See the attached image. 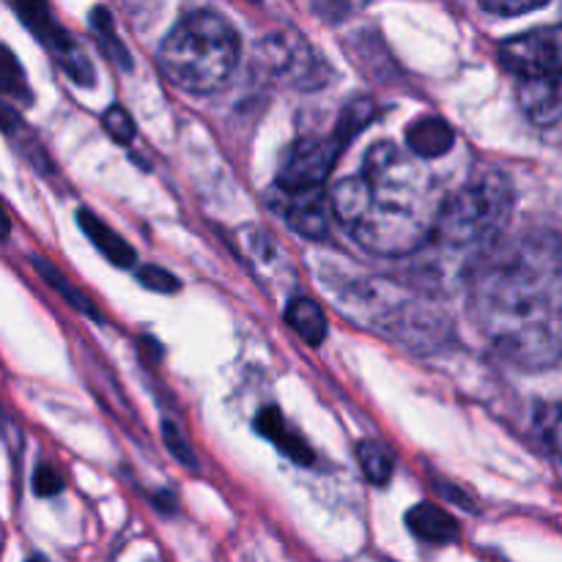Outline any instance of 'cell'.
<instances>
[{
  "label": "cell",
  "instance_id": "e0dca14e",
  "mask_svg": "<svg viewBox=\"0 0 562 562\" xmlns=\"http://www.w3.org/2000/svg\"><path fill=\"white\" fill-rule=\"evenodd\" d=\"M31 263H33V269H36V272H38V278H42L44 283L49 285V289L58 291V294L64 296V302H69V305L75 307V311L86 313V316L97 318V322H99V313H97V307L91 305V300H88V296L82 294V291H77L75 285H71L69 280H66V274L60 272L58 267H55V263H49L47 258H42V256H33Z\"/></svg>",
  "mask_w": 562,
  "mask_h": 562
},
{
  "label": "cell",
  "instance_id": "2e32d148",
  "mask_svg": "<svg viewBox=\"0 0 562 562\" xmlns=\"http://www.w3.org/2000/svg\"><path fill=\"white\" fill-rule=\"evenodd\" d=\"M91 31L93 36H97L99 49L104 53V58L113 60L119 69H132V53L126 49V44L121 42L119 27H115L113 22V14H110L104 5H97V9L91 11Z\"/></svg>",
  "mask_w": 562,
  "mask_h": 562
},
{
  "label": "cell",
  "instance_id": "d6986e66",
  "mask_svg": "<svg viewBox=\"0 0 562 562\" xmlns=\"http://www.w3.org/2000/svg\"><path fill=\"white\" fill-rule=\"evenodd\" d=\"M0 93L16 99V102H31V88H27V77L16 55L0 42Z\"/></svg>",
  "mask_w": 562,
  "mask_h": 562
},
{
  "label": "cell",
  "instance_id": "30bf717a",
  "mask_svg": "<svg viewBox=\"0 0 562 562\" xmlns=\"http://www.w3.org/2000/svg\"><path fill=\"white\" fill-rule=\"evenodd\" d=\"M283 195V214L296 234L307 239H322L327 234V201L324 190L280 192Z\"/></svg>",
  "mask_w": 562,
  "mask_h": 562
},
{
  "label": "cell",
  "instance_id": "52a82bcc",
  "mask_svg": "<svg viewBox=\"0 0 562 562\" xmlns=\"http://www.w3.org/2000/svg\"><path fill=\"white\" fill-rule=\"evenodd\" d=\"M340 151L344 143L335 137V132L329 137H302L285 154L278 176L280 192L324 190V181L333 173Z\"/></svg>",
  "mask_w": 562,
  "mask_h": 562
},
{
  "label": "cell",
  "instance_id": "7c38bea8",
  "mask_svg": "<svg viewBox=\"0 0 562 562\" xmlns=\"http://www.w3.org/2000/svg\"><path fill=\"white\" fill-rule=\"evenodd\" d=\"M456 132L439 115H423V119L412 121L409 130H406V146L415 157L420 159H437L453 148Z\"/></svg>",
  "mask_w": 562,
  "mask_h": 562
},
{
  "label": "cell",
  "instance_id": "ba28073f",
  "mask_svg": "<svg viewBox=\"0 0 562 562\" xmlns=\"http://www.w3.org/2000/svg\"><path fill=\"white\" fill-rule=\"evenodd\" d=\"M263 60L283 80H294L302 88L322 86V64L313 58L307 44L300 42V38L272 36L263 44Z\"/></svg>",
  "mask_w": 562,
  "mask_h": 562
},
{
  "label": "cell",
  "instance_id": "9c48e42d",
  "mask_svg": "<svg viewBox=\"0 0 562 562\" xmlns=\"http://www.w3.org/2000/svg\"><path fill=\"white\" fill-rule=\"evenodd\" d=\"M519 102L527 119L549 126L562 115V75L521 77Z\"/></svg>",
  "mask_w": 562,
  "mask_h": 562
},
{
  "label": "cell",
  "instance_id": "44dd1931",
  "mask_svg": "<svg viewBox=\"0 0 562 562\" xmlns=\"http://www.w3.org/2000/svg\"><path fill=\"white\" fill-rule=\"evenodd\" d=\"M162 442L181 467H187V470H198L195 450H192V445L187 442V437L179 431L176 423H168V420L162 423Z\"/></svg>",
  "mask_w": 562,
  "mask_h": 562
},
{
  "label": "cell",
  "instance_id": "83f0119b",
  "mask_svg": "<svg viewBox=\"0 0 562 562\" xmlns=\"http://www.w3.org/2000/svg\"><path fill=\"white\" fill-rule=\"evenodd\" d=\"M11 234V220H9V212H5L3 201H0V241L9 239Z\"/></svg>",
  "mask_w": 562,
  "mask_h": 562
},
{
  "label": "cell",
  "instance_id": "484cf974",
  "mask_svg": "<svg viewBox=\"0 0 562 562\" xmlns=\"http://www.w3.org/2000/svg\"><path fill=\"white\" fill-rule=\"evenodd\" d=\"M140 283L146 285V289L157 291V294H170V291H179V285H181L179 280H176L173 274L162 267L140 269Z\"/></svg>",
  "mask_w": 562,
  "mask_h": 562
},
{
  "label": "cell",
  "instance_id": "6da1fadb",
  "mask_svg": "<svg viewBox=\"0 0 562 562\" xmlns=\"http://www.w3.org/2000/svg\"><path fill=\"white\" fill-rule=\"evenodd\" d=\"M560 285L562 245L552 236H527L477 269L472 311L505 360L521 368L560 360L549 329Z\"/></svg>",
  "mask_w": 562,
  "mask_h": 562
},
{
  "label": "cell",
  "instance_id": "277c9868",
  "mask_svg": "<svg viewBox=\"0 0 562 562\" xmlns=\"http://www.w3.org/2000/svg\"><path fill=\"white\" fill-rule=\"evenodd\" d=\"M514 212V187L503 173H483L442 201L426 245L442 252H472L492 245Z\"/></svg>",
  "mask_w": 562,
  "mask_h": 562
},
{
  "label": "cell",
  "instance_id": "8992f818",
  "mask_svg": "<svg viewBox=\"0 0 562 562\" xmlns=\"http://www.w3.org/2000/svg\"><path fill=\"white\" fill-rule=\"evenodd\" d=\"M499 60L519 77L562 75V25H543L499 44Z\"/></svg>",
  "mask_w": 562,
  "mask_h": 562
},
{
  "label": "cell",
  "instance_id": "8fae6325",
  "mask_svg": "<svg viewBox=\"0 0 562 562\" xmlns=\"http://www.w3.org/2000/svg\"><path fill=\"white\" fill-rule=\"evenodd\" d=\"M256 431L261 434L263 439H269L280 453H285L291 461H296V464L307 467L316 459V453H313L311 445L305 442V437L285 420L283 412H280L278 406H263V409L258 412Z\"/></svg>",
  "mask_w": 562,
  "mask_h": 562
},
{
  "label": "cell",
  "instance_id": "5bb4252c",
  "mask_svg": "<svg viewBox=\"0 0 562 562\" xmlns=\"http://www.w3.org/2000/svg\"><path fill=\"white\" fill-rule=\"evenodd\" d=\"M406 527L415 532L420 541L437 543V547H445V543L459 541V521L442 510L434 503H420L406 514Z\"/></svg>",
  "mask_w": 562,
  "mask_h": 562
},
{
  "label": "cell",
  "instance_id": "603a6c76",
  "mask_svg": "<svg viewBox=\"0 0 562 562\" xmlns=\"http://www.w3.org/2000/svg\"><path fill=\"white\" fill-rule=\"evenodd\" d=\"M102 126L115 143H124V146L132 140V137H135V121H132V115L126 113L121 104L108 108V113L102 115Z\"/></svg>",
  "mask_w": 562,
  "mask_h": 562
},
{
  "label": "cell",
  "instance_id": "ac0fdd59",
  "mask_svg": "<svg viewBox=\"0 0 562 562\" xmlns=\"http://www.w3.org/2000/svg\"><path fill=\"white\" fill-rule=\"evenodd\" d=\"M357 461H360L362 475L373 486H387L390 477H393V456H390V450L384 445L362 442L357 448Z\"/></svg>",
  "mask_w": 562,
  "mask_h": 562
},
{
  "label": "cell",
  "instance_id": "5b68a950",
  "mask_svg": "<svg viewBox=\"0 0 562 562\" xmlns=\"http://www.w3.org/2000/svg\"><path fill=\"white\" fill-rule=\"evenodd\" d=\"M11 5H14L22 25L53 53V58L64 66V71L77 86H93V77H97L93 64L88 60L86 49L77 44V38L55 20L47 0H11Z\"/></svg>",
  "mask_w": 562,
  "mask_h": 562
},
{
  "label": "cell",
  "instance_id": "d4e9b609",
  "mask_svg": "<svg viewBox=\"0 0 562 562\" xmlns=\"http://www.w3.org/2000/svg\"><path fill=\"white\" fill-rule=\"evenodd\" d=\"M33 492H36L38 497H55V494L64 492V477H60L49 464L36 467V472H33Z\"/></svg>",
  "mask_w": 562,
  "mask_h": 562
},
{
  "label": "cell",
  "instance_id": "f1b7e54d",
  "mask_svg": "<svg viewBox=\"0 0 562 562\" xmlns=\"http://www.w3.org/2000/svg\"><path fill=\"white\" fill-rule=\"evenodd\" d=\"M27 562H49V560H44V558H38V554H36V558H31V560H27Z\"/></svg>",
  "mask_w": 562,
  "mask_h": 562
},
{
  "label": "cell",
  "instance_id": "9a60e30c",
  "mask_svg": "<svg viewBox=\"0 0 562 562\" xmlns=\"http://www.w3.org/2000/svg\"><path fill=\"white\" fill-rule=\"evenodd\" d=\"M285 322L307 346H322L324 338H327V316H324L322 305L307 300V296H296V300L289 302Z\"/></svg>",
  "mask_w": 562,
  "mask_h": 562
},
{
  "label": "cell",
  "instance_id": "4316f807",
  "mask_svg": "<svg viewBox=\"0 0 562 562\" xmlns=\"http://www.w3.org/2000/svg\"><path fill=\"white\" fill-rule=\"evenodd\" d=\"M549 329H552L554 344H558L562 351V285L558 291V300H554V311H552V322H549Z\"/></svg>",
  "mask_w": 562,
  "mask_h": 562
},
{
  "label": "cell",
  "instance_id": "4fadbf2b",
  "mask_svg": "<svg viewBox=\"0 0 562 562\" xmlns=\"http://www.w3.org/2000/svg\"><path fill=\"white\" fill-rule=\"evenodd\" d=\"M77 225H80L82 234L88 236V241H91L113 267L126 269L135 263V247H132L124 236L115 234L104 220H99L91 209H80V212H77Z\"/></svg>",
  "mask_w": 562,
  "mask_h": 562
},
{
  "label": "cell",
  "instance_id": "7402d4cb",
  "mask_svg": "<svg viewBox=\"0 0 562 562\" xmlns=\"http://www.w3.org/2000/svg\"><path fill=\"white\" fill-rule=\"evenodd\" d=\"M538 426H541V437L547 442V448L562 461V401L560 404H549L541 412Z\"/></svg>",
  "mask_w": 562,
  "mask_h": 562
},
{
  "label": "cell",
  "instance_id": "ffe728a7",
  "mask_svg": "<svg viewBox=\"0 0 562 562\" xmlns=\"http://www.w3.org/2000/svg\"><path fill=\"white\" fill-rule=\"evenodd\" d=\"M373 115H376V108H373L371 99H355L351 104H346L344 115H340L338 126H335V137L346 146V143L355 140V137L371 124Z\"/></svg>",
  "mask_w": 562,
  "mask_h": 562
},
{
  "label": "cell",
  "instance_id": "cb8c5ba5",
  "mask_svg": "<svg viewBox=\"0 0 562 562\" xmlns=\"http://www.w3.org/2000/svg\"><path fill=\"white\" fill-rule=\"evenodd\" d=\"M486 11L492 14H503V16H516V14H527V11H536L541 5H547L549 0H477Z\"/></svg>",
  "mask_w": 562,
  "mask_h": 562
},
{
  "label": "cell",
  "instance_id": "7a4b0ae2",
  "mask_svg": "<svg viewBox=\"0 0 562 562\" xmlns=\"http://www.w3.org/2000/svg\"><path fill=\"white\" fill-rule=\"evenodd\" d=\"M329 206L366 250L401 258L426 247L442 201L420 157L376 143L360 173L335 184Z\"/></svg>",
  "mask_w": 562,
  "mask_h": 562
},
{
  "label": "cell",
  "instance_id": "3957f363",
  "mask_svg": "<svg viewBox=\"0 0 562 562\" xmlns=\"http://www.w3.org/2000/svg\"><path fill=\"white\" fill-rule=\"evenodd\" d=\"M239 64V33L223 14L198 9L181 16L159 47V69L187 93H214Z\"/></svg>",
  "mask_w": 562,
  "mask_h": 562
}]
</instances>
